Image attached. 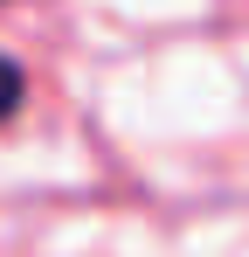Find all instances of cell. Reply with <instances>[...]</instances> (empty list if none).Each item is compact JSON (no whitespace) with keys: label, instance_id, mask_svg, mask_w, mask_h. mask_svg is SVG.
<instances>
[{"label":"cell","instance_id":"obj_1","mask_svg":"<svg viewBox=\"0 0 249 257\" xmlns=\"http://www.w3.org/2000/svg\"><path fill=\"white\" fill-rule=\"evenodd\" d=\"M21 90H28V77H21V63H7V56H0V118H7V111L21 104Z\"/></svg>","mask_w":249,"mask_h":257}]
</instances>
